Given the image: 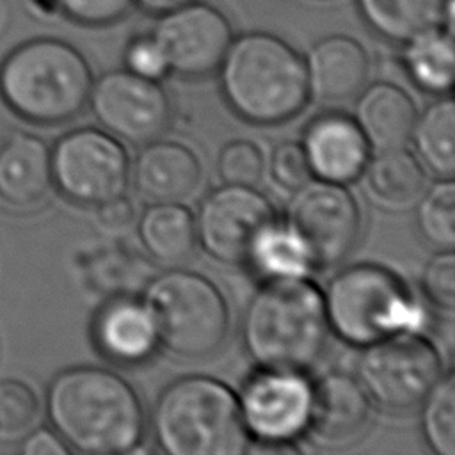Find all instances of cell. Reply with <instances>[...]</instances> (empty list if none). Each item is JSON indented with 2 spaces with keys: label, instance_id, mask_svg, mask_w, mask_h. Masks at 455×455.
I'll list each match as a JSON object with an SVG mask.
<instances>
[{
  "label": "cell",
  "instance_id": "6da1fadb",
  "mask_svg": "<svg viewBox=\"0 0 455 455\" xmlns=\"http://www.w3.org/2000/svg\"><path fill=\"white\" fill-rule=\"evenodd\" d=\"M46 414L66 446L87 455L133 451L146 430L135 387L117 371L92 364L68 368L50 382Z\"/></svg>",
  "mask_w": 455,
  "mask_h": 455
},
{
  "label": "cell",
  "instance_id": "7a4b0ae2",
  "mask_svg": "<svg viewBox=\"0 0 455 455\" xmlns=\"http://www.w3.org/2000/svg\"><path fill=\"white\" fill-rule=\"evenodd\" d=\"M240 338L258 368L304 373L329 339L322 290L307 277L267 279L242 313Z\"/></svg>",
  "mask_w": 455,
  "mask_h": 455
},
{
  "label": "cell",
  "instance_id": "3957f363",
  "mask_svg": "<svg viewBox=\"0 0 455 455\" xmlns=\"http://www.w3.org/2000/svg\"><path fill=\"white\" fill-rule=\"evenodd\" d=\"M217 73L228 107L256 126L283 124L309 101L304 55L267 30L233 36Z\"/></svg>",
  "mask_w": 455,
  "mask_h": 455
},
{
  "label": "cell",
  "instance_id": "277c9868",
  "mask_svg": "<svg viewBox=\"0 0 455 455\" xmlns=\"http://www.w3.org/2000/svg\"><path fill=\"white\" fill-rule=\"evenodd\" d=\"M94 76L85 55L57 37L16 46L0 64V96L21 119L57 126L78 117L89 103Z\"/></svg>",
  "mask_w": 455,
  "mask_h": 455
},
{
  "label": "cell",
  "instance_id": "5b68a950",
  "mask_svg": "<svg viewBox=\"0 0 455 455\" xmlns=\"http://www.w3.org/2000/svg\"><path fill=\"white\" fill-rule=\"evenodd\" d=\"M151 430L169 455H240L251 443L238 396L206 375L169 382L153 403Z\"/></svg>",
  "mask_w": 455,
  "mask_h": 455
},
{
  "label": "cell",
  "instance_id": "8992f818",
  "mask_svg": "<svg viewBox=\"0 0 455 455\" xmlns=\"http://www.w3.org/2000/svg\"><path fill=\"white\" fill-rule=\"evenodd\" d=\"M323 306L329 331L354 347L398 332H419L428 318L407 284L377 263L341 268L327 284Z\"/></svg>",
  "mask_w": 455,
  "mask_h": 455
},
{
  "label": "cell",
  "instance_id": "52a82bcc",
  "mask_svg": "<svg viewBox=\"0 0 455 455\" xmlns=\"http://www.w3.org/2000/svg\"><path fill=\"white\" fill-rule=\"evenodd\" d=\"M151 315L158 345L197 361L217 354L229 332V304L219 286L190 270L172 268L153 277L140 299Z\"/></svg>",
  "mask_w": 455,
  "mask_h": 455
},
{
  "label": "cell",
  "instance_id": "ba28073f",
  "mask_svg": "<svg viewBox=\"0 0 455 455\" xmlns=\"http://www.w3.org/2000/svg\"><path fill=\"white\" fill-rule=\"evenodd\" d=\"M363 348L355 379L371 402L391 412L418 407L444 375L437 347L419 332H398Z\"/></svg>",
  "mask_w": 455,
  "mask_h": 455
},
{
  "label": "cell",
  "instance_id": "9c48e42d",
  "mask_svg": "<svg viewBox=\"0 0 455 455\" xmlns=\"http://www.w3.org/2000/svg\"><path fill=\"white\" fill-rule=\"evenodd\" d=\"M52 153V180L59 192L80 206H98L124 194L130 156L119 139L100 128L62 135Z\"/></svg>",
  "mask_w": 455,
  "mask_h": 455
},
{
  "label": "cell",
  "instance_id": "30bf717a",
  "mask_svg": "<svg viewBox=\"0 0 455 455\" xmlns=\"http://www.w3.org/2000/svg\"><path fill=\"white\" fill-rule=\"evenodd\" d=\"M284 226L302 243L313 268H331L357 245L361 210L345 185L309 180L293 190Z\"/></svg>",
  "mask_w": 455,
  "mask_h": 455
},
{
  "label": "cell",
  "instance_id": "8fae6325",
  "mask_svg": "<svg viewBox=\"0 0 455 455\" xmlns=\"http://www.w3.org/2000/svg\"><path fill=\"white\" fill-rule=\"evenodd\" d=\"M87 105L105 132L135 146L160 139L172 121V101L160 80L124 68L100 75Z\"/></svg>",
  "mask_w": 455,
  "mask_h": 455
},
{
  "label": "cell",
  "instance_id": "7c38bea8",
  "mask_svg": "<svg viewBox=\"0 0 455 455\" xmlns=\"http://www.w3.org/2000/svg\"><path fill=\"white\" fill-rule=\"evenodd\" d=\"M194 219L197 243L222 265H247L259 235L277 222L275 208L263 192L228 183L201 201Z\"/></svg>",
  "mask_w": 455,
  "mask_h": 455
},
{
  "label": "cell",
  "instance_id": "4fadbf2b",
  "mask_svg": "<svg viewBox=\"0 0 455 455\" xmlns=\"http://www.w3.org/2000/svg\"><path fill=\"white\" fill-rule=\"evenodd\" d=\"M151 32L165 53L169 73L190 80L217 73L235 36L228 16L203 0L156 16Z\"/></svg>",
  "mask_w": 455,
  "mask_h": 455
},
{
  "label": "cell",
  "instance_id": "5bb4252c",
  "mask_svg": "<svg viewBox=\"0 0 455 455\" xmlns=\"http://www.w3.org/2000/svg\"><path fill=\"white\" fill-rule=\"evenodd\" d=\"M313 384L302 371H254L238 398L249 435L267 444H286L306 432Z\"/></svg>",
  "mask_w": 455,
  "mask_h": 455
},
{
  "label": "cell",
  "instance_id": "9a60e30c",
  "mask_svg": "<svg viewBox=\"0 0 455 455\" xmlns=\"http://www.w3.org/2000/svg\"><path fill=\"white\" fill-rule=\"evenodd\" d=\"M370 419L371 400L359 380L341 371H329L313 384L304 434L316 448L341 450L357 443Z\"/></svg>",
  "mask_w": 455,
  "mask_h": 455
},
{
  "label": "cell",
  "instance_id": "2e32d148",
  "mask_svg": "<svg viewBox=\"0 0 455 455\" xmlns=\"http://www.w3.org/2000/svg\"><path fill=\"white\" fill-rule=\"evenodd\" d=\"M309 100L334 107L354 100L368 84L371 59L364 44L347 34H329L304 55Z\"/></svg>",
  "mask_w": 455,
  "mask_h": 455
},
{
  "label": "cell",
  "instance_id": "e0dca14e",
  "mask_svg": "<svg viewBox=\"0 0 455 455\" xmlns=\"http://www.w3.org/2000/svg\"><path fill=\"white\" fill-rule=\"evenodd\" d=\"M300 144L311 174L341 185L361 178L370 158V144L355 119L338 110L313 117L304 130Z\"/></svg>",
  "mask_w": 455,
  "mask_h": 455
},
{
  "label": "cell",
  "instance_id": "ac0fdd59",
  "mask_svg": "<svg viewBox=\"0 0 455 455\" xmlns=\"http://www.w3.org/2000/svg\"><path fill=\"white\" fill-rule=\"evenodd\" d=\"M203 178L197 155L178 140L155 139L142 146L130 167L137 194L149 203H181Z\"/></svg>",
  "mask_w": 455,
  "mask_h": 455
},
{
  "label": "cell",
  "instance_id": "d6986e66",
  "mask_svg": "<svg viewBox=\"0 0 455 455\" xmlns=\"http://www.w3.org/2000/svg\"><path fill=\"white\" fill-rule=\"evenodd\" d=\"M98 352L121 366L142 364L156 352L158 338L144 302L117 297L100 307L92 322Z\"/></svg>",
  "mask_w": 455,
  "mask_h": 455
},
{
  "label": "cell",
  "instance_id": "ffe728a7",
  "mask_svg": "<svg viewBox=\"0 0 455 455\" xmlns=\"http://www.w3.org/2000/svg\"><path fill=\"white\" fill-rule=\"evenodd\" d=\"M355 100L354 119L370 148H402L411 140L418 110L405 89L393 82H373Z\"/></svg>",
  "mask_w": 455,
  "mask_h": 455
},
{
  "label": "cell",
  "instance_id": "44dd1931",
  "mask_svg": "<svg viewBox=\"0 0 455 455\" xmlns=\"http://www.w3.org/2000/svg\"><path fill=\"white\" fill-rule=\"evenodd\" d=\"M53 185L52 153L30 133H14L0 146V199L16 208L37 204Z\"/></svg>",
  "mask_w": 455,
  "mask_h": 455
},
{
  "label": "cell",
  "instance_id": "7402d4cb",
  "mask_svg": "<svg viewBox=\"0 0 455 455\" xmlns=\"http://www.w3.org/2000/svg\"><path fill=\"white\" fill-rule=\"evenodd\" d=\"M364 25L382 41L403 44L414 36L455 28V0H354Z\"/></svg>",
  "mask_w": 455,
  "mask_h": 455
},
{
  "label": "cell",
  "instance_id": "603a6c76",
  "mask_svg": "<svg viewBox=\"0 0 455 455\" xmlns=\"http://www.w3.org/2000/svg\"><path fill=\"white\" fill-rule=\"evenodd\" d=\"M361 176L371 201L387 210L411 206L427 187L425 167L403 146L380 149L375 156L368 158Z\"/></svg>",
  "mask_w": 455,
  "mask_h": 455
},
{
  "label": "cell",
  "instance_id": "cb8c5ba5",
  "mask_svg": "<svg viewBox=\"0 0 455 455\" xmlns=\"http://www.w3.org/2000/svg\"><path fill=\"white\" fill-rule=\"evenodd\" d=\"M137 231L146 252L167 267L187 261L197 247L194 213L181 203H151Z\"/></svg>",
  "mask_w": 455,
  "mask_h": 455
},
{
  "label": "cell",
  "instance_id": "d4e9b609",
  "mask_svg": "<svg viewBox=\"0 0 455 455\" xmlns=\"http://www.w3.org/2000/svg\"><path fill=\"white\" fill-rule=\"evenodd\" d=\"M400 46V64L418 89L435 96L451 91L455 75L453 32L434 27Z\"/></svg>",
  "mask_w": 455,
  "mask_h": 455
},
{
  "label": "cell",
  "instance_id": "484cf974",
  "mask_svg": "<svg viewBox=\"0 0 455 455\" xmlns=\"http://www.w3.org/2000/svg\"><path fill=\"white\" fill-rule=\"evenodd\" d=\"M411 140L416 158L441 178L455 174V105L450 96H439L418 114Z\"/></svg>",
  "mask_w": 455,
  "mask_h": 455
},
{
  "label": "cell",
  "instance_id": "4316f807",
  "mask_svg": "<svg viewBox=\"0 0 455 455\" xmlns=\"http://www.w3.org/2000/svg\"><path fill=\"white\" fill-rule=\"evenodd\" d=\"M247 265L265 279L306 277L313 265L297 236L277 222L265 229L256 240Z\"/></svg>",
  "mask_w": 455,
  "mask_h": 455
},
{
  "label": "cell",
  "instance_id": "83f0119b",
  "mask_svg": "<svg viewBox=\"0 0 455 455\" xmlns=\"http://www.w3.org/2000/svg\"><path fill=\"white\" fill-rule=\"evenodd\" d=\"M416 228L434 247L453 249L455 245V183L441 178L421 192L416 201Z\"/></svg>",
  "mask_w": 455,
  "mask_h": 455
},
{
  "label": "cell",
  "instance_id": "f1b7e54d",
  "mask_svg": "<svg viewBox=\"0 0 455 455\" xmlns=\"http://www.w3.org/2000/svg\"><path fill=\"white\" fill-rule=\"evenodd\" d=\"M421 432L435 455H455V379L451 373L441 380L419 403Z\"/></svg>",
  "mask_w": 455,
  "mask_h": 455
},
{
  "label": "cell",
  "instance_id": "f546056e",
  "mask_svg": "<svg viewBox=\"0 0 455 455\" xmlns=\"http://www.w3.org/2000/svg\"><path fill=\"white\" fill-rule=\"evenodd\" d=\"M263 172L265 156L252 140H231L219 151L217 174L222 183L254 187Z\"/></svg>",
  "mask_w": 455,
  "mask_h": 455
},
{
  "label": "cell",
  "instance_id": "4dcf8cb0",
  "mask_svg": "<svg viewBox=\"0 0 455 455\" xmlns=\"http://www.w3.org/2000/svg\"><path fill=\"white\" fill-rule=\"evenodd\" d=\"M39 400L34 389L21 380H0V432L20 435L37 419Z\"/></svg>",
  "mask_w": 455,
  "mask_h": 455
},
{
  "label": "cell",
  "instance_id": "1f68e13d",
  "mask_svg": "<svg viewBox=\"0 0 455 455\" xmlns=\"http://www.w3.org/2000/svg\"><path fill=\"white\" fill-rule=\"evenodd\" d=\"M421 290L430 306L451 315L455 309V254L453 249H439L423 267Z\"/></svg>",
  "mask_w": 455,
  "mask_h": 455
},
{
  "label": "cell",
  "instance_id": "d6a6232c",
  "mask_svg": "<svg viewBox=\"0 0 455 455\" xmlns=\"http://www.w3.org/2000/svg\"><path fill=\"white\" fill-rule=\"evenodd\" d=\"M68 20L84 27H108L130 14L133 0H53Z\"/></svg>",
  "mask_w": 455,
  "mask_h": 455
},
{
  "label": "cell",
  "instance_id": "836d02e7",
  "mask_svg": "<svg viewBox=\"0 0 455 455\" xmlns=\"http://www.w3.org/2000/svg\"><path fill=\"white\" fill-rule=\"evenodd\" d=\"M268 172L275 185L284 190H297L311 180V167L300 142H279L268 156Z\"/></svg>",
  "mask_w": 455,
  "mask_h": 455
},
{
  "label": "cell",
  "instance_id": "e575fe53",
  "mask_svg": "<svg viewBox=\"0 0 455 455\" xmlns=\"http://www.w3.org/2000/svg\"><path fill=\"white\" fill-rule=\"evenodd\" d=\"M123 62L124 69L149 80H162L169 75L165 53L153 32H140L130 37L123 52Z\"/></svg>",
  "mask_w": 455,
  "mask_h": 455
},
{
  "label": "cell",
  "instance_id": "d590c367",
  "mask_svg": "<svg viewBox=\"0 0 455 455\" xmlns=\"http://www.w3.org/2000/svg\"><path fill=\"white\" fill-rule=\"evenodd\" d=\"M135 204L124 194L98 204V222L110 233H123L130 229L135 222Z\"/></svg>",
  "mask_w": 455,
  "mask_h": 455
},
{
  "label": "cell",
  "instance_id": "8d00e7d4",
  "mask_svg": "<svg viewBox=\"0 0 455 455\" xmlns=\"http://www.w3.org/2000/svg\"><path fill=\"white\" fill-rule=\"evenodd\" d=\"M21 451L25 455H64L69 451V448L55 430L52 432L48 428H37L25 437L21 443Z\"/></svg>",
  "mask_w": 455,
  "mask_h": 455
},
{
  "label": "cell",
  "instance_id": "74e56055",
  "mask_svg": "<svg viewBox=\"0 0 455 455\" xmlns=\"http://www.w3.org/2000/svg\"><path fill=\"white\" fill-rule=\"evenodd\" d=\"M192 2H197V0H133V5H137L142 12L149 16H162L169 11L188 5Z\"/></svg>",
  "mask_w": 455,
  "mask_h": 455
}]
</instances>
